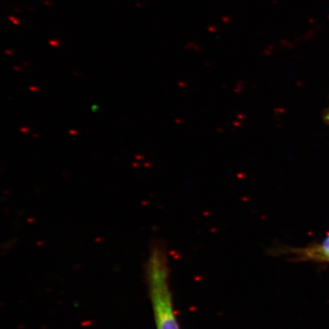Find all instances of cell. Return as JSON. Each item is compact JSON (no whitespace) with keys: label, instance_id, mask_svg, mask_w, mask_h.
Listing matches in <instances>:
<instances>
[{"label":"cell","instance_id":"3","mask_svg":"<svg viewBox=\"0 0 329 329\" xmlns=\"http://www.w3.org/2000/svg\"><path fill=\"white\" fill-rule=\"evenodd\" d=\"M326 119L327 122L329 123V110H328V112H327V113H326Z\"/></svg>","mask_w":329,"mask_h":329},{"label":"cell","instance_id":"1","mask_svg":"<svg viewBox=\"0 0 329 329\" xmlns=\"http://www.w3.org/2000/svg\"><path fill=\"white\" fill-rule=\"evenodd\" d=\"M169 258L165 243L152 242L146 264V278L155 329H180L172 301Z\"/></svg>","mask_w":329,"mask_h":329},{"label":"cell","instance_id":"2","mask_svg":"<svg viewBox=\"0 0 329 329\" xmlns=\"http://www.w3.org/2000/svg\"><path fill=\"white\" fill-rule=\"evenodd\" d=\"M304 256L315 261L329 262V235L321 244L305 250Z\"/></svg>","mask_w":329,"mask_h":329}]
</instances>
